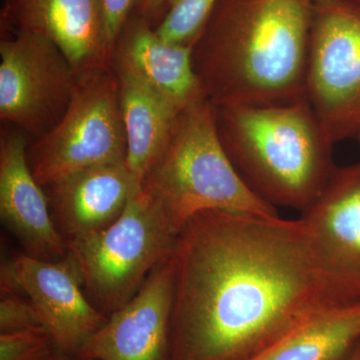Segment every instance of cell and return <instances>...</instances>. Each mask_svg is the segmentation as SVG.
<instances>
[{"label": "cell", "instance_id": "obj_2", "mask_svg": "<svg viewBox=\"0 0 360 360\" xmlns=\"http://www.w3.org/2000/svg\"><path fill=\"white\" fill-rule=\"evenodd\" d=\"M311 4L219 0L193 47L213 105L274 104L305 96Z\"/></svg>", "mask_w": 360, "mask_h": 360}, {"label": "cell", "instance_id": "obj_9", "mask_svg": "<svg viewBox=\"0 0 360 360\" xmlns=\"http://www.w3.org/2000/svg\"><path fill=\"white\" fill-rule=\"evenodd\" d=\"M0 288L1 293H25L32 300L61 354L77 356L108 319L85 295L82 271L70 252L58 262L25 253L6 260Z\"/></svg>", "mask_w": 360, "mask_h": 360}, {"label": "cell", "instance_id": "obj_7", "mask_svg": "<svg viewBox=\"0 0 360 360\" xmlns=\"http://www.w3.org/2000/svg\"><path fill=\"white\" fill-rule=\"evenodd\" d=\"M305 97L333 143L360 131V1L311 6Z\"/></svg>", "mask_w": 360, "mask_h": 360}, {"label": "cell", "instance_id": "obj_3", "mask_svg": "<svg viewBox=\"0 0 360 360\" xmlns=\"http://www.w3.org/2000/svg\"><path fill=\"white\" fill-rule=\"evenodd\" d=\"M220 141L236 172L274 207L309 210L335 172L333 143L307 97L286 103L214 105Z\"/></svg>", "mask_w": 360, "mask_h": 360}, {"label": "cell", "instance_id": "obj_24", "mask_svg": "<svg viewBox=\"0 0 360 360\" xmlns=\"http://www.w3.org/2000/svg\"><path fill=\"white\" fill-rule=\"evenodd\" d=\"M71 356H72V355H70V356H68V354H60L58 355V357H56V360H85V359H79V357H77V356H75V357H71Z\"/></svg>", "mask_w": 360, "mask_h": 360}, {"label": "cell", "instance_id": "obj_23", "mask_svg": "<svg viewBox=\"0 0 360 360\" xmlns=\"http://www.w3.org/2000/svg\"><path fill=\"white\" fill-rule=\"evenodd\" d=\"M345 360H360V342L355 347L352 354Z\"/></svg>", "mask_w": 360, "mask_h": 360}, {"label": "cell", "instance_id": "obj_22", "mask_svg": "<svg viewBox=\"0 0 360 360\" xmlns=\"http://www.w3.org/2000/svg\"><path fill=\"white\" fill-rule=\"evenodd\" d=\"M165 0H141L137 11L150 22L161 13H165Z\"/></svg>", "mask_w": 360, "mask_h": 360}, {"label": "cell", "instance_id": "obj_26", "mask_svg": "<svg viewBox=\"0 0 360 360\" xmlns=\"http://www.w3.org/2000/svg\"><path fill=\"white\" fill-rule=\"evenodd\" d=\"M356 139H359V146H360V131H359V134H357Z\"/></svg>", "mask_w": 360, "mask_h": 360}, {"label": "cell", "instance_id": "obj_11", "mask_svg": "<svg viewBox=\"0 0 360 360\" xmlns=\"http://www.w3.org/2000/svg\"><path fill=\"white\" fill-rule=\"evenodd\" d=\"M0 217L30 257L58 262L68 253L49 210L44 187L27 160L26 139L15 131L2 132L0 141Z\"/></svg>", "mask_w": 360, "mask_h": 360}, {"label": "cell", "instance_id": "obj_6", "mask_svg": "<svg viewBox=\"0 0 360 360\" xmlns=\"http://www.w3.org/2000/svg\"><path fill=\"white\" fill-rule=\"evenodd\" d=\"M125 160L120 86L112 65L77 73L65 115L27 149L35 179L46 187L85 168Z\"/></svg>", "mask_w": 360, "mask_h": 360}, {"label": "cell", "instance_id": "obj_17", "mask_svg": "<svg viewBox=\"0 0 360 360\" xmlns=\"http://www.w3.org/2000/svg\"><path fill=\"white\" fill-rule=\"evenodd\" d=\"M360 342V300L314 312L248 360H345Z\"/></svg>", "mask_w": 360, "mask_h": 360}, {"label": "cell", "instance_id": "obj_1", "mask_svg": "<svg viewBox=\"0 0 360 360\" xmlns=\"http://www.w3.org/2000/svg\"><path fill=\"white\" fill-rule=\"evenodd\" d=\"M174 258L169 360H248L317 310L359 302L302 219L198 213Z\"/></svg>", "mask_w": 360, "mask_h": 360}, {"label": "cell", "instance_id": "obj_27", "mask_svg": "<svg viewBox=\"0 0 360 360\" xmlns=\"http://www.w3.org/2000/svg\"><path fill=\"white\" fill-rule=\"evenodd\" d=\"M359 1H360V0H359Z\"/></svg>", "mask_w": 360, "mask_h": 360}, {"label": "cell", "instance_id": "obj_19", "mask_svg": "<svg viewBox=\"0 0 360 360\" xmlns=\"http://www.w3.org/2000/svg\"><path fill=\"white\" fill-rule=\"evenodd\" d=\"M60 354L53 338L45 328L0 335V360H56Z\"/></svg>", "mask_w": 360, "mask_h": 360}, {"label": "cell", "instance_id": "obj_15", "mask_svg": "<svg viewBox=\"0 0 360 360\" xmlns=\"http://www.w3.org/2000/svg\"><path fill=\"white\" fill-rule=\"evenodd\" d=\"M112 63L181 108L206 97L194 71L193 47L165 41L141 14L132 15L123 28Z\"/></svg>", "mask_w": 360, "mask_h": 360}, {"label": "cell", "instance_id": "obj_21", "mask_svg": "<svg viewBox=\"0 0 360 360\" xmlns=\"http://www.w3.org/2000/svg\"><path fill=\"white\" fill-rule=\"evenodd\" d=\"M103 18L104 34L110 53L115 52L120 33L131 18L141 0H98ZM113 60V59H112Z\"/></svg>", "mask_w": 360, "mask_h": 360}, {"label": "cell", "instance_id": "obj_16", "mask_svg": "<svg viewBox=\"0 0 360 360\" xmlns=\"http://www.w3.org/2000/svg\"><path fill=\"white\" fill-rule=\"evenodd\" d=\"M112 68L120 86L127 141L125 163L142 186L146 175L167 149L184 108L122 66L112 63Z\"/></svg>", "mask_w": 360, "mask_h": 360}, {"label": "cell", "instance_id": "obj_13", "mask_svg": "<svg viewBox=\"0 0 360 360\" xmlns=\"http://www.w3.org/2000/svg\"><path fill=\"white\" fill-rule=\"evenodd\" d=\"M4 16L51 40L77 73L112 65L98 0H8Z\"/></svg>", "mask_w": 360, "mask_h": 360}, {"label": "cell", "instance_id": "obj_20", "mask_svg": "<svg viewBox=\"0 0 360 360\" xmlns=\"http://www.w3.org/2000/svg\"><path fill=\"white\" fill-rule=\"evenodd\" d=\"M39 328H45L44 321L30 298L22 297L20 293H2L0 300L1 333Z\"/></svg>", "mask_w": 360, "mask_h": 360}, {"label": "cell", "instance_id": "obj_14", "mask_svg": "<svg viewBox=\"0 0 360 360\" xmlns=\"http://www.w3.org/2000/svg\"><path fill=\"white\" fill-rule=\"evenodd\" d=\"M300 219L329 269L360 300V163L336 168Z\"/></svg>", "mask_w": 360, "mask_h": 360}, {"label": "cell", "instance_id": "obj_4", "mask_svg": "<svg viewBox=\"0 0 360 360\" xmlns=\"http://www.w3.org/2000/svg\"><path fill=\"white\" fill-rule=\"evenodd\" d=\"M180 232L207 210L279 217L246 186L217 132L214 105L205 97L180 111L165 153L142 182Z\"/></svg>", "mask_w": 360, "mask_h": 360}, {"label": "cell", "instance_id": "obj_18", "mask_svg": "<svg viewBox=\"0 0 360 360\" xmlns=\"http://www.w3.org/2000/svg\"><path fill=\"white\" fill-rule=\"evenodd\" d=\"M219 0H165L155 32L170 44L193 47Z\"/></svg>", "mask_w": 360, "mask_h": 360}, {"label": "cell", "instance_id": "obj_25", "mask_svg": "<svg viewBox=\"0 0 360 360\" xmlns=\"http://www.w3.org/2000/svg\"><path fill=\"white\" fill-rule=\"evenodd\" d=\"M305 1L309 2V4H315V2L323 1V0H305Z\"/></svg>", "mask_w": 360, "mask_h": 360}, {"label": "cell", "instance_id": "obj_8", "mask_svg": "<svg viewBox=\"0 0 360 360\" xmlns=\"http://www.w3.org/2000/svg\"><path fill=\"white\" fill-rule=\"evenodd\" d=\"M77 72L51 40L16 30L0 42V117L25 134L44 136L72 98Z\"/></svg>", "mask_w": 360, "mask_h": 360}, {"label": "cell", "instance_id": "obj_5", "mask_svg": "<svg viewBox=\"0 0 360 360\" xmlns=\"http://www.w3.org/2000/svg\"><path fill=\"white\" fill-rule=\"evenodd\" d=\"M179 231L141 187L120 219L84 238L68 241L77 260L85 295L110 316L127 304L146 279L174 255Z\"/></svg>", "mask_w": 360, "mask_h": 360}, {"label": "cell", "instance_id": "obj_12", "mask_svg": "<svg viewBox=\"0 0 360 360\" xmlns=\"http://www.w3.org/2000/svg\"><path fill=\"white\" fill-rule=\"evenodd\" d=\"M141 184L125 162L79 170L46 189L52 219L66 243L110 226Z\"/></svg>", "mask_w": 360, "mask_h": 360}, {"label": "cell", "instance_id": "obj_10", "mask_svg": "<svg viewBox=\"0 0 360 360\" xmlns=\"http://www.w3.org/2000/svg\"><path fill=\"white\" fill-rule=\"evenodd\" d=\"M174 255L158 265L139 292L108 316L84 343L77 357L85 360H165L169 352L174 309Z\"/></svg>", "mask_w": 360, "mask_h": 360}]
</instances>
